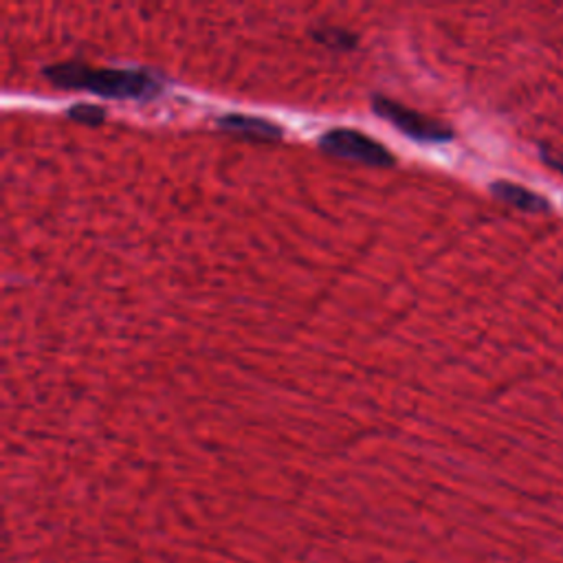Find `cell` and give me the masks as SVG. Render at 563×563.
<instances>
[{
	"mask_svg": "<svg viewBox=\"0 0 563 563\" xmlns=\"http://www.w3.org/2000/svg\"><path fill=\"white\" fill-rule=\"evenodd\" d=\"M221 126L227 130H236L249 137H264V139H277L285 135L279 126H275L268 120H260V117H245V115H232V117H223Z\"/></svg>",
	"mask_w": 563,
	"mask_h": 563,
	"instance_id": "277c9868",
	"label": "cell"
},
{
	"mask_svg": "<svg viewBox=\"0 0 563 563\" xmlns=\"http://www.w3.org/2000/svg\"><path fill=\"white\" fill-rule=\"evenodd\" d=\"M320 146L335 154V157H343V159H354L367 165H379V167H388L395 163V154L381 146L377 139L365 137L356 130H348V128H337L326 133L320 139Z\"/></svg>",
	"mask_w": 563,
	"mask_h": 563,
	"instance_id": "7a4b0ae2",
	"label": "cell"
},
{
	"mask_svg": "<svg viewBox=\"0 0 563 563\" xmlns=\"http://www.w3.org/2000/svg\"><path fill=\"white\" fill-rule=\"evenodd\" d=\"M374 111L384 120L392 122L399 130H403L412 139L421 141H445L449 139V130H445L438 122H431L423 115H418L412 109H405L388 98H374Z\"/></svg>",
	"mask_w": 563,
	"mask_h": 563,
	"instance_id": "3957f363",
	"label": "cell"
},
{
	"mask_svg": "<svg viewBox=\"0 0 563 563\" xmlns=\"http://www.w3.org/2000/svg\"><path fill=\"white\" fill-rule=\"evenodd\" d=\"M68 117L75 120V122H82V124H100L107 113L100 109V107H90V104H77L75 109L68 111Z\"/></svg>",
	"mask_w": 563,
	"mask_h": 563,
	"instance_id": "5b68a950",
	"label": "cell"
},
{
	"mask_svg": "<svg viewBox=\"0 0 563 563\" xmlns=\"http://www.w3.org/2000/svg\"><path fill=\"white\" fill-rule=\"evenodd\" d=\"M45 75L62 88H79L98 92L104 98L120 100H148L161 90L159 82L143 71H126V68H92L75 62L55 64L45 71Z\"/></svg>",
	"mask_w": 563,
	"mask_h": 563,
	"instance_id": "6da1fadb",
	"label": "cell"
}]
</instances>
